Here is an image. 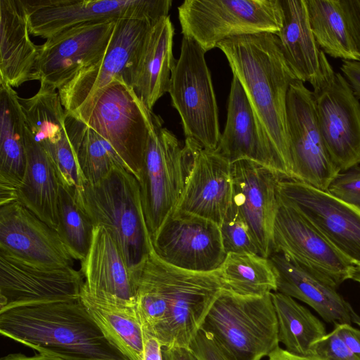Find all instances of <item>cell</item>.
I'll return each instance as SVG.
<instances>
[{
    "label": "cell",
    "instance_id": "obj_19",
    "mask_svg": "<svg viewBox=\"0 0 360 360\" xmlns=\"http://www.w3.org/2000/svg\"><path fill=\"white\" fill-rule=\"evenodd\" d=\"M184 147L189 157V167L176 210L220 226L233 201L231 164L191 139H186Z\"/></svg>",
    "mask_w": 360,
    "mask_h": 360
},
{
    "label": "cell",
    "instance_id": "obj_40",
    "mask_svg": "<svg viewBox=\"0 0 360 360\" xmlns=\"http://www.w3.org/2000/svg\"><path fill=\"white\" fill-rule=\"evenodd\" d=\"M340 5L355 53L360 58V0H340Z\"/></svg>",
    "mask_w": 360,
    "mask_h": 360
},
{
    "label": "cell",
    "instance_id": "obj_8",
    "mask_svg": "<svg viewBox=\"0 0 360 360\" xmlns=\"http://www.w3.org/2000/svg\"><path fill=\"white\" fill-rule=\"evenodd\" d=\"M151 112V127L139 176L141 196L151 240L175 211L189 167L186 151L175 135Z\"/></svg>",
    "mask_w": 360,
    "mask_h": 360
},
{
    "label": "cell",
    "instance_id": "obj_13",
    "mask_svg": "<svg viewBox=\"0 0 360 360\" xmlns=\"http://www.w3.org/2000/svg\"><path fill=\"white\" fill-rule=\"evenodd\" d=\"M286 113L291 180L327 191L341 172L332 160L319 130L312 91L297 79L288 92Z\"/></svg>",
    "mask_w": 360,
    "mask_h": 360
},
{
    "label": "cell",
    "instance_id": "obj_32",
    "mask_svg": "<svg viewBox=\"0 0 360 360\" xmlns=\"http://www.w3.org/2000/svg\"><path fill=\"white\" fill-rule=\"evenodd\" d=\"M65 127L87 184L94 185L99 183L117 165H122L105 139L86 123L67 112Z\"/></svg>",
    "mask_w": 360,
    "mask_h": 360
},
{
    "label": "cell",
    "instance_id": "obj_37",
    "mask_svg": "<svg viewBox=\"0 0 360 360\" xmlns=\"http://www.w3.org/2000/svg\"><path fill=\"white\" fill-rule=\"evenodd\" d=\"M327 192L360 210V167L340 172L330 184Z\"/></svg>",
    "mask_w": 360,
    "mask_h": 360
},
{
    "label": "cell",
    "instance_id": "obj_33",
    "mask_svg": "<svg viewBox=\"0 0 360 360\" xmlns=\"http://www.w3.org/2000/svg\"><path fill=\"white\" fill-rule=\"evenodd\" d=\"M218 271L224 288L236 295L261 297L276 291L274 268L260 255L228 253Z\"/></svg>",
    "mask_w": 360,
    "mask_h": 360
},
{
    "label": "cell",
    "instance_id": "obj_38",
    "mask_svg": "<svg viewBox=\"0 0 360 360\" xmlns=\"http://www.w3.org/2000/svg\"><path fill=\"white\" fill-rule=\"evenodd\" d=\"M313 356L323 360H359L335 328L316 342Z\"/></svg>",
    "mask_w": 360,
    "mask_h": 360
},
{
    "label": "cell",
    "instance_id": "obj_5",
    "mask_svg": "<svg viewBox=\"0 0 360 360\" xmlns=\"http://www.w3.org/2000/svg\"><path fill=\"white\" fill-rule=\"evenodd\" d=\"M200 330L210 335L233 360H262L279 347L271 293L245 297L224 289Z\"/></svg>",
    "mask_w": 360,
    "mask_h": 360
},
{
    "label": "cell",
    "instance_id": "obj_15",
    "mask_svg": "<svg viewBox=\"0 0 360 360\" xmlns=\"http://www.w3.org/2000/svg\"><path fill=\"white\" fill-rule=\"evenodd\" d=\"M278 195L311 223L354 265L360 266V210L327 191L281 179Z\"/></svg>",
    "mask_w": 360,
    "mask_h": 360
},
{
    "label": "cell",
    "instance_id": "obj_22",
    "mask_svg": "<svg viewBox=\"0 0 360 360\" xmlns=\"http://www.w3.org/2000/svg\"><path fill=\"white\" fill-rule=\"evenodd\" d=\"M224 132L215 151L231 164L249 160L266 166L286 179L284 171L246 94L233 75Z\"/></svg>",
    "mask_w": 360,
    "mask_h": 360
},
{
    "label": "cell",
    "instance_id": "obj_36",
    "mask_svg": "<svg viewBox=\"0 0 360 360\" xmlns=\"http://www.w3.org/2000/svg\"><path fill=\"white\" fill-rule=\"evenodd\" d=\"M219 228L226 255L248 253L261 255L245 219L233 201Z\"/></svg>",
    "mask_w": 360,
    "mask_h": 360
},
{
    "label": "cell",
    "instance_id": "obj_4",
    "mask_svg": "<svg viewBox=\"0 0 360 360\" xmlns=\"http://www.w3.org/2000/svg\"><path fill=\"white\" fill-rule=\"evenodd\" d=\"M76 199L94 226L110 232L129 270L153 250L139 182L122 165H117L99 183L86 184Z\"/></svg>",
    "mask_w": 360,
    "mask_h": 360
},
{
    "label": "cell",
    "instance_id": "obj_34",
    "mask_svg": "<svg viewBox=\"0 0 360 360\" xmlns=\"http://www.w3.org/2000/svg\"><path fill=\"white\" fill-rule=\"evenodd\" d=\"M311 30L321 50L334 58L360 60L356 55L340 0H305Z\"/></svg>",
    "mask_w": 360,
    "mask_h": 360
},
{
    "label": "cell",
    "instance_id": "obj_29",
    "mask_svg": "<svg viewBox=\"0 0 360 360\" xmlns=\"http://www.w3.org/2000/svg\"><path fill=\"white\" fill-rule=\"evenodd\" d=\"M282 27L276 34L297 79L311 84L321 72L320 51L311 30L305 0H280Z\"/></svg>",
    "mask_w": 360,
    "mask_h": 360
},
{
    "label": "cell",
    "instance_id": "obj_45",
    "mask_svg": "<svg viewBox=\"0 0 360 360\" xmlns=\"http://www.w3.org/2000/svg\"><path fill=\"white\" fill-rule=\"evenodd\" d=\"M268 358L269 360H323L315 356H301L295 355L280 346L273 351Z\"/></svg>",
    "mask_w": 360,
    "mask_h": 360
},
{
    "label": "cell",
    "instance_id": "obj_46",
    "mask_svg": "<svg viewBox=\"0 0 360 360\" xmlns=\"http://www.w3.org/2000/svg\"><path fill=\"white\" fill-rule=\"evenodd\" d=\"M0 360H64L60 358L48 354H39L33 356H27L22 354H9L1 358Z\"/></svg>",
    "mask_w": 360,
    "mask_h": 360
},
{
    "label": "cell",
    "instance_id": "obj_12",
    "mask_svg": "<svg viewBox=\"0 0 360 360\" xmlns=\"http://www.w3.org/2000/svg\"><path fill=\"white\" fill-rule=\"evenodd\" d=\"M31 35L49 39L90 22L120 19L155 22L168 15L171 0H20Z\"/></svg>",
    "mask_w": 360,
    "mask_h": 360
},
{
    "label": "cell",
    "instance_id": "obj_6",
    "mask_svg": "<svg viewBox=\"0 0 360 360\" xmlns=\"http://www.w3.org/2000/svg\"><path fill=\"white\" fill-rule=\"evenodd\" d=\"M151 112L131 86L115 79L86 106L72 115L105 139L124 167L139 181L151 127Z\"/></svg>",
    "mask_w": 360,
    "mask_h": 360
},
{
    "label": "cell",
    "instance_id": "obj_48",
    "mask_svg": "<svg viewBox=\"0 0 360 360\" xmlns=\"http://www.w3.org/2000/svg\"><path fill=\"white\" fill-rule=\"evenodd\" d=\"M352 322L360 328V316L354 311L352 313Z\"/></svg>",
    "mask_w": 360,
    "mask_h": 360
},
{
    "label": "cell",
    "instance_id": "obj_30",
    "mask_svg": "<svg viewBox=\"0 0 360 360\" xmlns=\"http://www.w3.org/2000/svg\"><path fill=\"white\" fill-rule=\"evenodd\" d=\"M80 300L115 346L130 360H143V330L135 307L97 300L83 288Z\"/></svg>",
    "mask_w": 360,
    "mask_h": 360
},
{
    "label": "cell",
    "instance_id": "obj_20",
    "mask_svg": "<svg viewBox=\"0 0 360 360\" xmlns=\"http://www.w3.org/2000/svg\"><path fill=\"white\" fill-rule=\"evenodd\" d=\"M0 250L47 267L72 266L75 260L58 232L19 201L0 205Z\"/></svg>",
    "mask_w": 360,
    "mask_h": 360
},
{
    "label": "cell",
    "instance_id": "obj_35",
    "mask_svg": "<svg viewBox=\"0 0 360 360\" xmlns=\"http://www.w3.org/2000/svg\"><path fill=\"white\" fill-rule=\"evenodd\" d=\"M94 225L79 204L75 191L61 185L58 205V232L75 260L82 262L89 250Z\"/></svg>",
    "mask_w": 360,
    "mask_h": 360
},
{
    "label": "cell",
    "instance_id": "obj_1",
    "mask_svg": "<svg viewBox=\"0 0 360 360\" xmlns=\"http://www.w3.org/2000/svg\"><path fill=\"white\" fill-rule=\"evenodd\" d=\"M236 76L284 171L291 180L287 125V95L296 79L283 55L278 37L271 32L236 36L220 42Z\"/></svg>",
    "mask_w": 360,
    "mask_h": 360
},
{
    "label": "cell",
    "instance_id": "obj_31",
    "mask_svg": "<svg viewBox=\"0 0 360 360\" xmlns=\"http://www.w3.org/2000/svg\"><path fill=\"white\" fill-rule=\"evenodd\" d=\"M278 326V340L295 355L313 356L314 348L327 333L323 323L295 299L278 292L271 293Z\"/></svg>",
    "mask_w": 360,
    "mask_h": 360
},
{
    "label": "cell",
    "instance_id": "obj_7",
    "mask_svg": "<svg viewBox=\"0 0 360 360\" xmlns=\"http://www.w3.org/2000/svg\"><path fill=\"white\" fill-rule=\"evenodd\" d=\"M184 36L207 52L229 38L282 27L280 0H186L178 7Z\"/></svg>",
    "mask_w": 360,
    "mask_h": 360
},
{
    "label": "cell",
    "instance_id": "obj_44",
    "mask_svg": "<svg viewBox=\"0 0 360 360\" xmlns=\"http://www.w3.org/2000/svg\"><path fill=\"white\" fill-rule=\"evenodd\" d=\"M162 360H199L190 347H162Z\"/></svg>",
    "mask_w": 360,
    "mask_h": 360
},
{
    "label": "cell",
    "instance_id": "obj_42",
    "mask_svg": "<svg viewBox=\"0 0 360 360\" xmlns=\"http://www.w3.org/2000/svg\"><path fill=\"white\" fill-rule=\"evenodd\" d=\"M340 70L355 97L360 99V60H343Z\"/></svg>",
    "mask_w": 360,
    "mask_h": 360
},
{
    "label": "cell",
    "instance_id": "obj_47",
    "mask_svg": "<svg viewBox=\"0 0 360 360\" xmlns=\"http://www.w3.org/2000/svg\"><path fill=\"white\" fill-rule=\"evenodd\" d=\"M351 280L358 283L360 285V266H354L352 274H351Z\"/></svg>",
    "mask_w": 360,
    "mask_h": 360
},
{
    "label": "cell",
    "instance_id": "obj_26",
    "mask_svg": "<svg viewBox=\"0 0 360 360\" xmlns=\"http://www.w3.org/2000/svg\"><path fill=\"white\" fill-rule=\"evenodd\" d=\"M18 97L0 80V205L18 200L26 167L25 124Z\"/></svg>",
    "mask_w": 360,
    "mask_h": 360
},
{
    "label": "cell",
    "instance_id": "obj_3",
    "mask_svg": "<svg viewBox=\"0 0 360 360\" xmlns=\"http://www.w3.org/2000/svg\"><path fill=\"white\" fill-rule=\"evenodd\" d=\"M139 270L167 308L153 335L162 347H190L212 304L225 289L218 270L179 269L162 260L153 248L139 264Z\"/></svg>",
    "mask_w": 360,
    "mask_h": 360
},
{
    "label": "cell",
    "instance_id": "obj_27",
    "mask_svg": "<svg viewBox=\"0 0 360 360\" xmlns=\"http://www.w3.org/2000/svg\"><path fill=\"white\" fill-rule=\"evenodd\" d=\"M174 35V27L169 15L155 22L137 63L132 89L150 111L158 99L168 92L176 61L173 55Z\"/></svg>",
    "mask_w": 360,
    "mask_h": 360
},
{
    "label": "cell",
    "instance_id": "obj_24",
    "mask_svg": "<svg viewBox=\"0 0 360 360\" xmlns=\"http://www.w3.org/2000/svg\"><path fill=\"white\" fill-rule=\"evenodd\" d=\"M268 258L276 274V292L307 304L328 323H352L354 309L338 292L335 284L281 252H272Z\"/></svg>",
    "mask_w": 360,
    "mask_h": 360
},
{
    "label": "cell",
    "instance_id": "obj_14",
    "mask_svg": "<svg viewBox=\"0 0 360 360\" xmlns=\"http://www.w3.org/2000/svg\"><path fill=\"white\" fill-rule=\"evenodd\" d=\"M272 252L283 253L338 287L350 279L355 266L298 211L279 197L273 228Z\"/></svg>",
    "mask_w": 360,
    "mask_h": 360
},
{
    "label": "cell",
    "instance_id": "obj_18",
    "mask_svg": "<svg viewBox=\"0 0 360 360\" xmlns=\"http://www.w3.org/2000/svg\"><path fill=\"white\" fill-rule=\"evenodd\" d=\"M117 20L83 24L47 39L40 45V84L58 90L77 72L102 58Z\"/></svg>",
    "mask_w": 360,
    "mask_h": 360
},
{
    "label": "cell",
    "instance_id": "obj_28",
    "mask_svg": "<svg viewBox=\"0 0 360 360\" xmlns=\"http://www.w3.org/2000/svg\"><path fill=\"white\" fill-rule=\"evenodd\" d=\"M26 167L18 188V201L56 231L62 185L55 165L25 126Z\"/></svg>",
    "mask_w": 360,
    "mask_h": 360
},
{
    "label": "cell",
    "instance_id": "obj_11",
    "mask_svg": "<svg viewBox=\"0 0 360 360\" xmlns=\"http://www.w3.org/2000/svg\"><path fill=\"white\" fill-rule=\"evenodd\" d=\"M154 22L138 19L117 21L103 56L77 72L58 89L67 112L80 111L115 79H121L132 87L139 59Z\"/></svg>",
    "mask_w": 360,
    "mask_h": 360
},
{
    "label": "cell",
    "instance_id": "obj_41",
    "mask_svg": "<svg viewBox=\"0 0 360 360\" xmlns=\"http://www.w3.org/2000/svg\"><path fill=\"white\" fill-rule=\"evenodd\" d=\"M334 328L354 355L360 360V328H354L348 323H335Z\"/></svg>",
    "mask_w": 360,
    "mask_h": 360
},
{
    "label": "cell",
    "instance_id": "obj_43",
    "mask_svg": "<svg viewBox=\"0 0 360 360\" xmlns=\"http://www.w3.org/2000/svg\"><path fill=\"white\" fill-rule=\"evenodd\" d=\"M143 330L144 337L143 360H162L160 343L150 331L144 328H143Z\"/></svg>",
    "mask_w": 360,
    "mask_h": 360
},
{
    "label": "cell",
    "instance_id": "obj_17",
    "mask_svg": "<svg viewBox=\"0 0 360 360\" xmlns=\"http://www.w3.org/2000/svg\"><path fill=\"white\" fill-rule=\"evenodd\" d=\"M84 278L72 266L47 267L0 250V312L36 304L80 299Z\"/></svg>",
    "mask_w": 360,
    "mask_h": 360
},
{
    "label": "cell",
    "instance_id": "obj_21",
    "mask_svg": "<svg viewBox=\"0 0 360 360\" xmlns=\"http://www.w3.org/2000/svg\"><path fill=\"white\" fill-rule=\"evenodd\" d=\"M233 202L245 219L262 256L272 252L273 228L278 206V184L282 177L257 162L231 163Z\"/></svg>",
    "mask_w": 360,
    "mask_h": 360
},
{
    "label": "cell",
    "instance_id": "obj_2",
    "mask_svg": "<svg viewBox=\"0 0 360 360\" xmlns=\"http://www.w3.org/2000/svg\"><path fill=\"white\" fill-rule=\"evenodd\" d=\"M0 333L64 360H130L108 338L80 299L1 311Z\"/></svg>",
    "mask_w": 360,
    "mask_h": 360
},
{
    "label": "cell",
    "instance_id": "obj_23",
    "mask_svg": "<svg viewBox=\"0 0 360 360\" xmlns=\"http://www.w3.org/2000/svg\"><path fill=\"white\" fill-rule=\"evenodd\" d=\"M82 288L93 298L117 305L135 307L136 287L131 271L110 232L94 226L91 246L81 262Z\"/></svg>",
    "mask_w": 360,
    "mask_h": 360
},
{
    "label": "cell",
    "instance_id": "obj_16",
    "mask_svg": "<svg viewBox=\"0 0 360 360\" xmlns=\"http://www.w3.org/2000/svg\"><path fill=\"white\" fill-rule=\"evenodd\" d=\"M152 243L162 260L191 271H217L226 257L219 225L178 210L167 219Z\"/></svg>",
    "mask_w": 360,
    "mask_h": 360
},
{
    "label": "cell",
    "instance_id": "obj_25",
    "mask_svg": "<svg viewBox=\"0 0 360 360\" xmlns=\"http://www.w3.org/2000/svg\"><path fill=\"white\" fill-rule=\"evenodd\" d=\"M30 35L20 0H0V80L13 88L39 80L40 46Z\"/></svg>",
    "mask_w": 360,
    "mask_h": 360
},
{
    "label": "cell",
    "instance_id": "obj_10",
    "mask_svg": "<svg viewBox=\"0 0 360 360\" xmlns=\"http://www.w3.org/2000/svg\"><path fill=\"white\" fill-rule=\"evenodd\" d=\"M320 65L311 84L316 120L332 160L344 172L360 165V103L321 50Z\"/></svg>",
    "mask_w": 360,
    "mask_h": 360
},
{
    "label": "cell",
    "instance_id": "obj_39",
    "mask_svg": "<svg viewBox=\"0 0 360 360\" xmlns=\"http://www.w3.org/2000/svg\"><path fill=\"white\" fill-rule=\"evenodd\" d=\"M190 348L199 360H233L210 335L202 330L191 342Z\"/></svg>",
    "mask_w": 360,
    "mask_h": 360
},
{
    "label": "cell",
    "instance_id": "obj_9",
    "mask_svg": "<svg viewBox=\"0 0 360 360\" xmlns=\"http://www.w3.org/2000/svg\"><path fill=\"white\" fill-rule=\"evenodd\" d=\"M206 51L193 38L184 36L179 58L171 73L168 93L179 112L186 139L215 150L221 132L218 108Z\"/></svg>",
    "mask_w": 360,
    "mask_h": 360
}]
</instances>
